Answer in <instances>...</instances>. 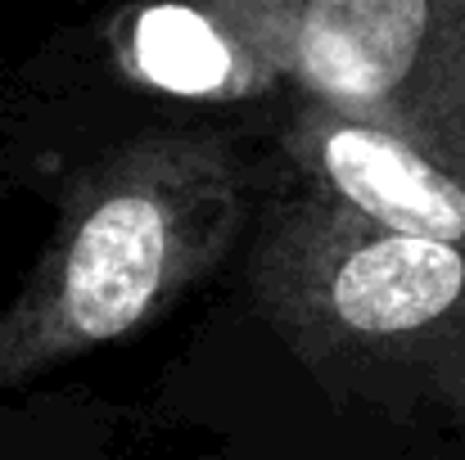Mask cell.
Here are the masks:
<instances>
[{
	"mask_svg": "<svg viewBox=\"0 0 465 460\" xmlns=\"http://www.w3.org/2000/svg\"><path fill=\"white\" fill-rule=\"evenodd\" d=\"M244 171L208 132L141 136L73 176L59 226L0 311V402L154 325L235 244Z\"/></svg>",
	"mask_w": 465,
	"mask_h": 460,
	"instance_id": "obj_1",
	"label": "cell"
},
{
	"mask_svg": "<svg viewBox=\"0 0 465 460\" xmlns=\"http://www.w3.org/2000/svg\"><path fill=\"white\" fill-rule=\"evenodd\" d=\"M249 285L330 393L465 420V244L393 230L303 190L272 208Z\"/></svg>",
	"mask_w": 465,
	"mask_h": 460,
	"instance_id": "obj_2",
	"label": "cell"
},
{
	"mask_svg": "<svg viewBox=\"0 0 465 460\" xmlns=\"http://www.w3.org/2000/svg\"><path fill=\"white\" fill-rule=\"evenodd\" d=\"M299 95L465 176V0H240Z\"/></svg>",
	"mask_w": 465,
	"mask_h": 460,
	"instance_id": "obj_3",
	"label": "cell"
},
{
	"mask_svg": "<svg viewBox=\"0 0 465 460\" xmlns=\"http://www.w3.org/2000/svg\"><path fill=\"white\" fill-rule=\"evenodd\" d=\"M281 145L308 176L312 194L393 230L465 244V176L416 141L299 95Z\"/></svg>",
	"mask_w": 465,
	"mask_h": 460,
	"instance_id": "obj_4",
	"label": "cell"
},
{
	"mask_svg": "<svg viewBox=\"0 0 465 460\" xmlns=\"http://www.w3.org/2000/svg\"><path fill=\"white\" fill-rule=\"evenodd\" d=\"M118 68L167 95L235 104L285 82L272 41L240 0H145L114 27Z\"/></svg>",
	"mask_w": 465,
	"mask_h": 460,
	"instance_id": "obj_5",
	"label": "cell"
}]
</instances>
